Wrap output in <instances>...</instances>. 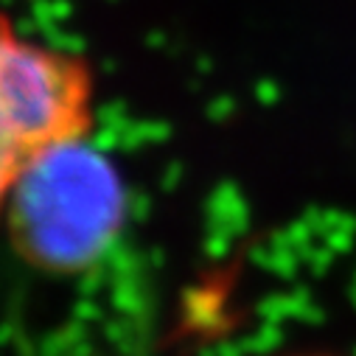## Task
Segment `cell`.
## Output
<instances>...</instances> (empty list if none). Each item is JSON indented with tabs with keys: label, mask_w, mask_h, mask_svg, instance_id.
I'll list each match as a JSON object with an SVG mask.
<instances>
[{
	"label": "cell",
	"mask_w": 356,
	"mask_h": 356,
	"mask_svg": "<svg viewBox=\"0 0 356 356\" xmlns=\"http://www.w3.org/2000/svg\"><path fill=\"white\" fill-rule=\"evenodd\" d=\"M99 81L79 51L0 15V227L20 174L56 143L93 135Z\"/></svg>",
	"instance_id": "cell-2"
},
{
	"label": "cell",
	"mask_w": 356,
	"mask_h": 356,
	"mask_svg": "<svg viewBox=\"0 0 356 356\" xmlns=\"http://www.w3.org/2000/svg\"><path fill=\"white\" fill-rule=\"evenodd\" d=\"M129 222L121 165L93 135L42 152L9 197L3 227L23 264L42 275L73 278L96 270Z\"/></svg>",
	"instance_id": "cell-1"
},
{
	"label": "cell",
	"mask_w": 356,
	"mask_h": 356,
	"mask_svg": "<svg viewBox=\"0 0 356 356\" xmlns=\"http://www.w3.org/2000/svg\"><path fill=\"white\" fill-rule=\"evenodd\" d=\"M284 356H337V353H320V350H306V353H284Z\"/></svg>",
	"instance_id": "cell-3"
}]
</instances>
